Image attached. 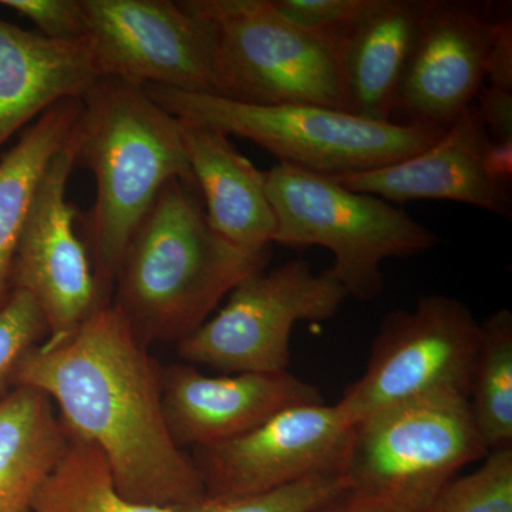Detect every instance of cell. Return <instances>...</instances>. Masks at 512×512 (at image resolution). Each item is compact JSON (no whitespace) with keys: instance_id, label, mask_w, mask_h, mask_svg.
<instances>
[{"instance_id":"31","label":"cell","mask_w":512,"mask_h":512,"mask_svg":"<svg viewBox=\"0 0 512 512\" xmlns=\"http://www.w3.org/2000/svg\"><path fill=\"white\" fill-rule=\"evenodd\" d=\"M485 168L495 183L507 188L512 177V141L500 143L491 140L485 153Z\"/></svg>"},{"instance_id":"18","label":"cell","mask_w":512,"mask_h":512,"mask_svg":"<svg viewBox=\"0 0 512 512\" xmlns=\"http://www.w3.org/2000/svg\"><path fill=\"white\" fill-rule=\"evenodd\" d=\"M423 2L372 0L342 32L343 74L350 113L392 123L400 84L419 33Z\"/></svg>"},{"instance_id":"17","label":"cell","mask_w":512,"mask_h":512,"mask_svg":"<svg viewBox=\"0 0 512 512\" xmlns=\"http://www.w3.org/2000/svg\"><path fill=\"white\" fill-rule=\"evenodd\" d=\"M180 121L192 177L212 229L247 254L271 249L276 231L266 175L242 156L227 134Z\"/></svg>"},{"instance_id":"22","label":"cell","mask_w":512,"mask_h":512,"mask_svg":"<svg viewBox=\"0 0 512 512\" xmlns=\"http://www.w3.org/2000/svg\"><path fill=\"white\" fill-rule=\"evenodd\" d=\"M468 406L490 453L512 447V313L508 309L481 323Z\"/></svg>"},{"instance_id":"2","label":"cell","mask_w":512,"mask_h":512,"mask_svg":"<svg viewBox=\"0 0 512 512\" xmlns=\"http://www.w3.org/2000/svg\"><path fill=\"white\" fill-rule=\"evenodd\" d=\"M197 191L180 180L165 185L121 262L116 305L144 345L180 343L268 264L271 249L247 254L212 229Z\"/></svg>"},{"instance_id":"11","label":"cell","mask_w":512,"mask_h":512,"mask_svg":"<svg viewBox=\"0 0 512 512\" xmlns=\"http://www.w3.org/2000/svg\"><path fill=\"white\" fill-rule=\"evenodd\" d=\"M353 429L335 404L306 403L272 414L235 439L197 448L205 493H266L318 474L343 471Z\"/></svg>"},{"instance_id":"10","label":"cell","mask_w":512,"mask_h":512,"mask_svg":"<svg viewBox=\"0 0 512 512\" xmlns=\"http://www.w3.org/2000/svg\"><path fill=\"white\" fill-rule=\"evenodd\" d=\"M84 39L101 77L214 94V25L171 0H82Z\"/></svg>"},{"instance_id":"20","label":"cell","mask_w":512,"mask_h":512,"mask_svg":"<svg viewBox=\"0 0 512 512\" xmlns=\"http://www.w3.org/2000/svg\"><path fill=\"white\" fill-rule=\"evenodd\" d=\"M82 100H64L33 121L0 160V308L12 292L16 251L40 181L72 138Z\"/></svg>"},{"instance_id":"12","label":"cell","mask_w":512,"mask_h":512,"mask_svg":"<svg viewBox=\"0 0 512 512\" xmlns=\"http://www.w3.org/2000/svg\"><path fill=\"white\" fill-rule=\"evenodd\" d=\"M76 150L74 130L40 181L13 265L12 286L30 293L42 309L47 340L72 335L104 305L96 269L76 231V208L67 200Z\"/></svg>"},{"instance_id":"6","label":"cell","mask_w":512,"mask_h":512,"mask_svg":"<svg viewBox=\"0 0 512 512\" xmlns=\"http://www.w3.org/2000/svg\"><path fill=\"white\" fill-rule=\"evenodd\" d=\"M276 217V244L322 247L330 274L349 296L369 302L383 293L382 264L436 247V232L390 202L350 191L335 178L278 164L265 173Z\"/></svg>"},{"instance_id":"23","label":"cell","mask_w":512,"mask_h":512,"mask_svg":"<svg viewBox=\"0 0 512 512\" xmlns=\"http://www.w3.org/2000/svg\"><path fill=\"white\" fill-rule=\"evenodd\" d=\"M423 512H512V447L491 451L473 473L453 478Z\"/></svg>"},{"instance_id":"26","label":"cell","mask_w":512,"mask_h":512,"mask_svg":"<svg viewBox=\"0 0 512 512\" xmlns=\"http://www.w3.org/2000/svg\"><path fill=\"white\" fill-rule=\"evenodd\" d=\"M286 19L312 30L343 32L357 22L372 0H274Z\"/></svg>"},{"instance_id":"5","label":"cell","mask_w":512,"mask_h":512,"mask_svg":"<svg viewBox=\"0 0 512 512\" xmlns=\"http://www.w3.org/2000/svg\"><path fill=\"white\" fill-rule=\"evenodd\" d=\"M217 33L215 96L349 111L342 32L302 28L274 0H183Z\"/></svg>"},{"instance_id":"9","label":"cell","mask_w":512,"mask_h":512,"mask_svg":"<svg viewBox=\"0 0 512 512\" xmlns=\"http://www.w3.org/2000/svg\"><path fill=\"white\" fill-rule=\"evenodd\" d=\"M481 322L458 299L421 296L413 309L390 312L365 373L336 406L352 426L399 404L466 397L476 365Z\"/></svg>"},{"instance_id":"19","label":"cell","mask_w":512,"mask_h":512,"mask_svg":"<svg viewBox=\"0 0 512 512\" xmlns=\"http://www.w3.org/2000/svg\"><path fill=\"white\" fill-rule=\"evenodd\" d=\"M67 443L69 434L46 394L13 386L0 399V512H33Z\"/></svg>"},{"instance_id":"15","label":"cell","mask_w":512,"mask_h":512,"mask_svg":"<svg viewBox=\"0 0 512 512\" xmlns=\"http://www.w3.org/2000/svg\"><path fill=\"white\" fill-rule=\"evenodd\" d=\"M490 143L473 104L436 143L420 153L399 163L335 180L350 191L375 195L387 202L454 201L510 217L507 188L495 183L485 168Z\"/></svg>"},{"instance_id":"24","label":"cell","mask_w":512,"mask_h":512,"mask_svg":"<svg viewBox=\"0 0 512 512\" xmlns=\"http://www.w3.org/2000/svg\"><path fill=\"white\" fill-rule=\"evenodd\" d=\"M350 487L343 471H332L266 493L232 497L205 495L198 503L185 507V512H308Z\"/></svg>"},{"instance_id":"29","label":"cell","mask_w":512,"mask_h":512,"mask_svg":"<svg viewBox=\"0 0 512 512\" xmlns=\"http://www.w3.org/2000/svg\"><path fill=\"white\" fill-rule=\"evenodd\" d=\"M485 79L494 89L512 92V19L497 20L493 46L487 59Z\"/></svg>"},{"instance_id":"16","label":"cell","mask_w":512,"mask_h":512,"mask_svg":"<svg viewBox=\"0 0 512 512\" xmlns=\"http://www.w3.org/2000/svg\"><path fill=\"white\" fill-rule=\"evenodd\" d=\"M100 79L86 39H49L0 18V147L56 104L82 100Z\"/></svg>"},{"instance_id":"8","label":"cell","mask_w":512,"mask_h":512,"mask_svg":"<svg viewBox=\"0 0 512 512\" xmlns=\"http://www.w3.org/2000/svg\"><path fill=\"white\" fill-rule=\"evenodd\" d=\"M349 298L329 269L316 274L305 259L252 272L214 316L177 343L192 366L235 373L288 372L296 323L333 318Z\"/></svg>"},{"instance_id":"1","label":"cell","mask_w":512,"mask_h":512,"mask_svg":"<svg viewBox=\"0 0 512 512\" xmlns=\"http://www.w3.org/2000/svg\"><path fill=\"white\" fill-rule=\"evenodd\" d=\"M13 386L46 394L69 437L106 458L128 500L183 508L207 495L168 429L160 373L116 303L100 306L67 338L30 350Z\"/></svg>"},{"instance_id":"13","label":"cell","mask_w":512,"mask_h":512,"mask_svg":"<svg viewBox=\"0 0 512 512\" xmlns=\"http://www.w3.org/2000/svg\"><path fill=\"white\" fill-rule=\"evenodd\" d=\"M495 26L473 3L423 2L397 100L409 123L447 130L473 106L484 87Z\"/></svg>"},{"instance_id":"25","label":"cell","mask_w":512,"mask_h":512,"mask_svg":"<svg viewBox=\"0 0 512 512\" xmlns=\"http://www.w3.org/2000/svg\"><path fill=\"white\" fill-rule=\"evenodd\" d=\"M47 336L45 315L33 296L13 288L0 308V399L13 386L20 362Z\"/></svg>"},{"instance_id":"7","label":"cell","mask_w":512,"mask_h":512,"mask_svg":"<svg viewBox=\"0 0 512 512\" xmlns=\"http://www.w3.org/2000/svg\"><path fill=\"white\" fill-rule=\"evenodd\" d=\"M488 454L466 397H430L359 421L345 474L352 488L423 512L461 468Z\"/></svg>"},{"instance_id":"27","label":"cell","mask_w":512,"mask_h":512,"mask_svg":"<svg viewBox=\"0 0 512 512\" xmlns=\"http://www.w3.org/2000/svg\"><path fill=\"white\" fill-rule=\"evenodd\" d=\"M0 5L30 20L49 39H84L82 0H0Z\"/></svg>"},{"instance_id":"4","label":"cell","mask_w":512,"mask_h":512,"mask_svg":"<svg viewBox=\"0 0 512 512\" xmlns=\"http://www.w3.org/2000/svg\"><path fill=\"white\" fill-rule=\"evenodd\" d=\"M144 89L175 119L247 138L279 164L332 178L399 163L446 131L419 123H379L315 104L258 106L170 87Z\"/></svg>"},{"instance_id":"14","label":"cell","mask_w":512,"mask_h":512,"mask_svg":"<svg viewBox=\"0 0 512 512\" xmlns=\"http://www.w3.org/2000/svg\"><path fill=\"white\" fill-rule=\"evenodd\" d=\"M161 396L175 443L195 450L235 439L286 407L323 402L318 387L289 370L210 376L188 363L165 370Z\"/></svg>"},{"instance_id":"3","label":"cell","mask_w":512,"mask_h":512,"mask_svg":"<svg viewBox=\"0 0 512 512\" xmlns=\"http://www.w3.org/2000/svg\"><path fill=\"white\" fill-rule=\"evenodd\" d=\"M76 128V165L96 178L89 215L101 288L116 281L128 244L165 185L197 188L180 121L158 106L144 87L101 77L82 99Z\"/></svg>"},{"instance_id":"30","label":"cell","mask_w":512,"mask_h":512,"mask_svg":"<svg viewBox=\"0 0 512 512\" xmlns=\"http://www.w3.org/2000/svg\"><path fill=\"white\" fill-rule=\"evenodd\" d=\"M308 512H412L383 495L350 487Z\"/></svg>"},{"instance_id":"21","label":"cell","mask_w":512,"mask_h":512,"mask_svg":"<svg viewBox=\"0 0 512 512\" xmlns=\"http://www.w3.org/2000/svg\"><path fill=\"white\" fill-rule=\"evenodd\" d=\"M33 512H185L128 500L96 447L69 437L62 458L37 495Z\"/></svg>"},{"instance_id":"28","label":"cell","mask_w":512,"mask_h":512,"mask_svg":"<svg viewBox=\"0 0 512 512\" xmlns=\"http://www.w3.org/2000/svg\"><path fill=\"white\" fill-rule=\"evenodd\" d=\"M478 116L493 141H512V92L483 87L477 96Z\"/></svg>"}]
</instances>
